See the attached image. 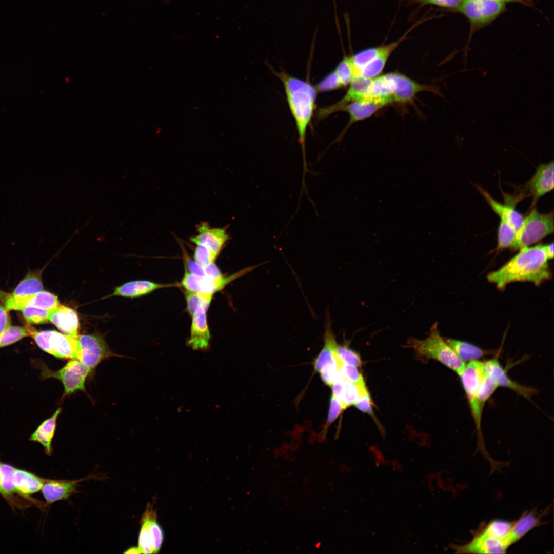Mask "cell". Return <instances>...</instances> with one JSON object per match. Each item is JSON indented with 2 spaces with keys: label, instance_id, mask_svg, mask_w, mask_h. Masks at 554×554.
<instances>
[{
  "label": "cell",
  "instance_id": "obj_22",
  "mask_svg": "<svg viewBox=\"0 0 554 554\" xmlns=\"http://www.w3.org/2000/svg\"><path fill=\"white\" fill-rule=\"evenodd\" d=\"M418 24L413 25L398 40L386 45V49L377 57L362 67L358 72V75L368 78H373L381 73L391 54L397 48L399 45L405 39L408 33L416 27Z\"/></svg>",
  "mask_w": 554,
  "mask_h": 554
},
{
  "label": "cell",
  "instance_id": "obj_28",
  "mask_svg": "<svg viewBox=\"0 0 554 554\" xmlns=\"http://www.w3.org/2000/svg\"><path fill=\"white\" fill-rule=\"evenodd\" d=\"M446 342L457 355L465 363L479 361L480 359L486 355L496 353L492 350L483 349L473 344L460 340L449 339L447 340Z\"/></svg>",
  "mask_w": 554,
  "mask_h": 554
},
{
  "label": "cell",
  "instance_id": "obj_41",
  "mask_svg": "<svg viewBox=\"0 0 554 554\" xmlns=\"http://www.w3.org/2000/svg\"><path fill=\"white\" fill-rule=\"evenodd\" d=\"M335 357L337 362L338 369L345 379L357 384L365 383L363 377L359 372L357 367L344 363L340 361L335 355Z\"/></svg>",
  "mask_w": 554,
  "mask_h": 554
},
{
  "label": "cell",
  "instance_id": "obj_11",
  "mask_svg": "<svg viewBox=\"0 0 554 554\" xmlns=\"http://www.w3.org/2000/svg\"><path fill=\"white\" fill-rule=\"evenodd\" d=\"M80 351L78 360L91 371L104 359L114 356L104 339L98 335L78 334Z\"/></svg>",
  "mask_w": 554,
  "mask_h": 554
},
{
  "label": "cell",
  "instance_id": "obj_49",
  "mask_svg": "<svg viewBox=\"0 0 554 554\" xmlns=\"http://www.w3.org/2000/svg\"><path fill=\"white\" fill-rule=\"evenodd\" d=\"M344 377L338 370L334 381L331 386L332 395L341 402Z\"/></svg>",
  "mask_w": 554,
  "mask_h": 554
},
{
  "label": "cell",
  "instance_id": "obj_2",
  "mask_svg": "<svg viewBox=\"0 0 554 554\" xmlns=\"http://www.w3.org/2000/svg\"><path fill=\"white\" fill-rule=\"evenodd\" d=\"M282 83L287 101L294 118L303 156V172L302 183H305L307 172L314 174L308 168L306 158V136L307 128L312 119L316 98V89L307 81L295 77L284 71L271 69Z\"/></svg>",
  "mask_w": 554,
  "mask_h": 554
},
{
  "label": "cell",
  "instance_id": "obj_35",
  "mask_svg": "<svg viewBox=\"0 0 554 554\" xmlns=\"http://www.w3.org/2000/svg\"><path fill=\"white\" fill-rule=\"evenodd\" d=\"M517 230L506 222L500 220L498 228L497 250L511 247L516 235Z\"/></svg>",
  "mask_w": 554,
  "mask_h": 554
},
{
  "label": "cell",
  "instance_id": "obj_40",
  "mask_svg": "<svg viewBox=\"0 0 554 554\" xmlns=\"http://www.w3.org/2000/svg\"><path fill=\"white\" fill-rule=\"evenodd\" d=\"M333 351L337 358L342 362L358 367L361 365L359 355L345 345H340L337 343Z\"/></svg>",
  "mask_w": 554,
  "mask_h": 554
},
{
  "label": "cell",
  "instance_id": "obj_36",
  "mask_svg": "<svg viewBox=\"0 0 554 554\" xmlns=\"http://www.w3.org/2000/svg\"><path fill=\"white\" fill-rule=\"evenodd\" d=\"M343 87L349 85L356 72L350 56L345 55L334 70Z\"/></svg>",
  "mask_w": 554,
  "mask_h": 554
},
{
  "label": "cell",
  "instance_id": "obj_30",
  "mask_svg": "<svg viewBox=\"0 0 554 554\" xmlns=\"http://www.w3.org/2000/svg\"><path fill=\"white\" fill-rule=\"evenodd\" d=\"M367 391L365 383L357 384L344 378L341 401L344 408L354 404L360 396Z\"/></svg>",
  "mask_w": 554,
  "mask_h": 554
},
{
  "label": "cell",
  "instance_id": "obj_7",
  "mask_svg": "<svg viewBox=\"0 0 554 554\" xmlns=\"http://www.w3.org/2000/svg\"><path fill=\"white\" fill-rule=\"evenodd\" d=\"M484 374V363L480 361H474L466 364L464 369L459 375L468 400L480 445H482L481 442L483 440L481 428L483 409L479 404L477 393Z\"/></svg>",
  "mask_w": 554,
  "mask_h": 554
},
{
  "label": "cell",
  "instance_id": "obj_53",
  "mask_svg": "<svg viewBox=\"0 0 554 554\" xmlns=\"http://www.w3.org/2000/svg\"><path fill=\"white\" fill-rule=\"evenodd\" d=\"M553 242L544 245V250L548 260L553 258Z\"/></svg>",
  "mask_w": 554,
  "mask_h": 554
},
{
  "label": "cell",
  "instance_id": "obj_39",
  "mask_svg": "<svg viewBox=\"0 0 554 554\" xmlns=\"http://www.w3.org/2000/svg\"><path fill=\"white\" fill-rule=\"evenodd\" d=\"M21 310L25 320L33 324L47 323L51 311L36 307H26Z\"/></svg>",
  "mask_w": 554,
  "mask_h": 554
},
{
  "label": "cell",
  "instance_id": "obj_31",
  "mask_svg": "<svg viewBox=\"0 0 554 554\" xmlns=\"http://www.w3.org/2000/svg\"><path fill=\"white\" fill-rule=\"evenodd\" d=\"M513 522L514 521L495 520L491 521L486 525H484L480 528L486 535L492 538L505 540L507 541V537L511 529Z\"/></svg>",
  "mask_w": 554,
  "mask_h": 554
},
{
  "label": "cell",
  "instance_id": "obj_52",
  "mask_svg": "<svg viewBox=\"0 0 554 554\" xmlns=\"http://www.w3.org/2000/svg\"><path fill=\"white\" fill-rule=\"evenodd\" d=\"M504 4L519 3L525 6L533 8L537 0H497Z\"/></svg>",
  "mask_w": 554,
  "mask_h": 554
},
{
  "label": "cell",
  "instance_id": "obj_20",
  "mask_svg": "<svg viewBox=\"0 0 554 554\" xmlns=\"http://www.w3.org/2000/svg\"><path fill=\"white\" fill-rule=\"evenodd\" d=\"M87 478L76 480L46 479L41 491L47 503L67 500L78 492V484Z\"/></svg>",
  "mask_w": 554,
  "mask_h": 554
},
{
  "label": "cell",
  "instance_id": "obj_45",
  "mask_svg": "<svg viewBox=\"0 0 554 554\" xmlns=\"http://www.w3.org/2000/svg\"><path fill=\"white\" fill-rule=\"evenodd\" d=\"M338 371V365H332L323 368L320 372L322 380L329 386H331Z\"/></svg>",
  "mask_w": 554,
  "mask_h": 554
},
{
  "label": "cell",
  "instance_id": "obj_33",
  "mask_svg": "<svg viewBox=\"0 0 554 554\" xmlns=\"http://www.w3.org/2000/svg\"><path fill=\"white\" fill-rule=\"evenodd\" d=\"M15 468L9 464L0 462V494L5 497L16 493L13 482Z\"/></svg>",
  "mask_w": 554,
  "mask_h": 554
},
{
  "label": "cell",
  "instance_id": "obj_3",
  "mask_svg": "<svg viewBox=\"0 0 554 554\" xmlns=\"http://www.w3.org/2000/svg\"><path fill=\"white\" fill-rule=\"evenodd\" d=\"M408 345L413 348L420 357L434 359L446 366L458 375L465 368L466 364L456 353L441 336L437 324L430 329L428 336L423 340L411 338Z\"/></svg>",
  "mask_w": 554,
  "mask_h": 554
},
{
  "label": "cell",
  "instance_id": "obj_4",
  "mask_svg": "<svg viewBox=\"0 0 554 554\" xmlns=\"http://www.w3.org/2000/svg\"><path fill=\"white\" fill-rule=\"evenodd\" d=\"M553 212L542 213L533 208L524 217L522 224L516 232L510 247L513 250L529 246L552 234L554 230Z\"/></svg>",
  "mask_w": 554,
  "mask_h": 554
},
{
  "label": "cell",
  "instance_id": "obj_42",
  "mask_svg": "<svg viewBox=\"0 0 554 554\" xmlns=\"http://www.w3.org/2000/svg\"><path fill=\"white\" fill-rule=\"evenodd\" d=\"M319 92H325L343 87L334 70L329 73L314 86Z\"/></svg>",
  "mask_w": 554,
  "mask_h": 554
},
{
  "label": "cell",
  "instance_id": "obj_50",
  "mask_svg": "<svg viewBox=\"0 0 554 554\" xmlns=\"http://www.w3.org/2000/svg\"><path fill=\"white\" fill-rule=\"evenodd\" d=\"M9 310L5 306L0 305V333L11 325Z\"/></svg>",
  "mask_w": 554,
  "mask_h": 554
},
{
  "label": "cell",
  "instance_id": "obj_34",
  "mask_svg": "<svg viewBox=\"0 0 554 554\" xmlns=\"http://www.w3.org/2000/svg\"><path fill=\"white\" fill-rule=\"evenodd\" d=\"M187 309L192 315L200 307L208 309L213 294L203 293L186 290L185 293Z\"/></svg>",
  "mask_w": 554,
  "mask_h": 554
},
{
  "label": "cell",
  "instance_id": "obj_14",
  "mask_svg": "<svg viewBox=\"0 0 554 554\" xmlns=\"http://www.w3.org/2000/svg\"><path fill=\"white\" fill-rule=\"evenodd\" d=\"M484 363L485 373L494 380L498 387H502L509 389L528 400H530L532 396L537 393L536 389L522 385L512 380L508 375L498 359L493 358Z\"/></svg>",
  "mask_w": 554,
  "mask_h": 554
},
{
  "label": "cell",
  "instance_id": "obj_16",
  "mask_svg": "<svg viewBox=\"0 0 554 554\" xmlns=\"http://www.w3.org/2000/svg\"><path fill=\"white\" fill-rule=\"evenodd\" d=\"M60 305L58 298L46 291L23 296L10 295L5 302V306L8 309L15 310H21L26 307H36L52 310Z\"/></svg>",
  "mask_w": 554,
  "mask_h": 554
},
{
  "label": "cell",
  "instance_id": "obj_25",
  "mask_svg": "<svg viewBox=\"0 0 554 554\" xmlns=\"http://www.w3.org/2000/svg\"><path fill=\"white\" fill-rule=\"evenodd\" d=\"M175 285L172 284H159L145 280L133 281L117 287L111 295L130 298L138 297L159 289Z\"/></svg>",
  "mask_w": 554,
  "mask_h": 554
},
{
  "label": "cell",
  "instance_id": "obj_18",
  "mask_svg": "<svg viewBox=\"0 0 554 554\" xmlns=\"http://www.w3.org/2000/svg\"><path fill=\"white\" fill-rule=\"evenodd\" d=\"M207 310L200 307L191 315L190 335L187 344L193 350L205 351L209 348L210 333L207 320Z\"/></svg>",
  "mask_w": 554,
  "mask_h": 554
},
{
  "label": "cell",
  "instance_id": "obj_54",
  "mask_svg": "<svg viewBox=\"0 0 554 554\" xmlns=\"http://www.w3.org/2000/svg\"><path fill=\"white\" fill-rule=\"evenodd\" d=\"M125 553H141L140 550L137 547H132L128 549L125 552Z\"/></svg>",
  "mask_w": 554,
  "mask_h": 554
},
{
  "label": "cell",
  "instance_id": "obj_27",
  "mask_svg": "<svg viewBox=\"0 0 554 554\" xmlns=\"http://www.w3.org/2000/svg\"><path fill=\"white\" fill-rule=\"evenodd\" d=\"M540 516L531 511L524 513L516 521H514L511 529L507 538L509 546L519 541L532 528L541 524Z\"/></svg>",
  "mask_w": 554,
  "mask_h": 554
},
{
  "label": "cell",
  "instance_id": "obj_9",
  "mask_svg": "<svg viewBox=\"0 0 554 554\" xmlns=\"http://www.w3.org/2000/svg\"><path fill=\"white\" fill-rule=\"evenodd\" d=\"M156 518L155 511L149 504L141 520L137 547L141 553H156L161 548L164 534Z\"/></svg>",
  "mask_w": 554,
  "mask_h": 554
},
{
  "label": "cell",
  "instance_id": "obj_37",
  "mask_svg": "<svg viewBox=\"0 0 554 554\" xmlns=\"http://www.w3.org/2000/svg\"><path fill=\"white\" fill-rule=\"evenodd\" d=\"M29 335L28 328L10 325L0 333V348L12 344Z\"/></svg>",
  "mask_w": 554,
  "mask_h": 554
},
{
  "label": "cell",
  "instance_id": "obj_17",
  "mask_svg": "<svg viewBox=\"0 0 554 554\" xmlns=\"http://www.w3.org/2000/svg\"><path fill=\"white\" fill-rule=\"evenodd\" d=\"M196 231L197 234L191 237L190 241L196 245L208 247L217 255L229 239L225 228L211 227L206 222L198 225Z\"/></svg>",
  "mask_w": 554,
  "mask_h": 554
},
{
  "label": "cell",
  "instance_id": "obj_13",
  "mask_svg": "<svg viewBox=\"0 0 554 554\" xmlns=\"http://www.w3.org/2000/svg\"><path fill=\"white\" fill-rule=\"evenodd\" d=\"M508 547L506 540L492 538L480 528L467 543L452 546L457 553H504Z\"/></svg>",
  "mask_w": 554,
  "mask_h": 554
},
{
  "label": "cell",
  "instance_id": "obj_19",
  "mask_svg": "<svg viewBox=\"0 0 554 554\" xmlns=\"http://www.w3.org/2000/svg\"><path fill=\"white\" fill-rule=\"evenodd\" d=\"M384 107L385 106L383 104L371 100L353 101L340 107L337 111L347 112L349 115V120L344 130L335 141H340L353 124L368 118Z\"/></svg>",
  "mask_w": 554,
  "mask_h": 554
},
{
  "label": "cell",
  "instance_id": "obj_6",
  "mask_svg": "<svg viewBox=\"0 0 554 554\" xmlns=\"http://www.w3.org/2000/svg\"><path fill=\"white\" fill-rule=\"evenodd\" d=\"M28 329L30 336L45 352L57 358L78 359L80 345L77 335L73 337L55 330Z\"/></svg>",
  "mask_w": 554,
  "mask_h": 554
},
{
  "label": "cell",
  "instance_id": "obj_38",
  "mask_svg": "<svg viewBox=\"0 0 554 554\" xmlns=\"http://www.w3.org/2000/svg\"><path fill=\"white\" fill-rule=\"evenodd\" d=\"M498 387L494 380L485 372L477 393V400L482 409H483L485 403L493 394Z\"/></svg>",
  "mask_w": 554,
  "mask_h": 554
},
{
  "label": "cell",
  "instance_id": "obj_23",
  "mask_svg": "<svg viewBox=\"0 0 554 554\" xmlns=\"http://www.w3.org/2000/svg\"><path fill=\"white\" fill-rule=\"evenodd\" d=\"M477 189L500 220L511 225L517 231L522 224L524 219L523 215L514 208L513 205L501 204L481 187L478 186Z\"/></svg>",
  "mask_w": 554,
  "mask_h": 554
},
{
  "label": "cell",
  "instance_id": "obj_1",
  "mask_svg": "<svg viewBox=\"0 0 554 554\" xmlns=\"http://www.w3.org/2000/svg\"><path fill=\"white\" fill-rule=\"evenodd\" d=\"M548 261L544 245L523 247L503 266L490 273L487 279L500 289L517 281L538 285L551 275Z\"/></svg>",
  "mask_w": 554,
  "mask_h": 554
},
{
  "label": "cell",
  "instance_id": "obj_43",
  "mask_svg": "<svg viewBox=\"0 0 554 554\" xmlns=\"http://www.w3.org/2000/svg\"><path fill=\"white\" fill-rule=\"evenodd\" d=\"M217 256L208 247L202 245H196L194 252V260L204 266L214 262Z\"/></svg>",
  "mask_w": 554,
  "mask_h": 554
},
{
  "label": "cell",
  "instance_id": "obj_5",
  "mask_svg": "<svg viewBox=\"0 0 554 554\" xmlns=\"http://www.w3.org/2000/svg\"><path fill=\"white\" fill-rule=\"evenodd\" d=\"M506 9V4L497 0H462L452 12L463 15L470 24L469 39L477 30L491 23Z\"/></svg>",
  "mask_w": 554,
  "mask_h": 554
},
{
  "label": "cell",
  "instance_id": "obj_26",
  "mask_svg": "<svg viewBox=\"0 0 554 554\" xmlns=\"http://www.w3.org/2000/svg\"><path fill=\"white\" fill-rule=\"evenodd\" d=\"M46 480L25 470L16 468L13 475L16 493L25 496L41 490Z\"/></svg>",
  "mask_w": 554,
  "mask_h": 554
},
{
  "label": "cell",
  "instance_id": "obj_8",
  "mask_svg": "<svg viewBox=\"0 0 554 554\" xmlns=\"http://www.w3.org/2000/svg\"><path fill=\"white\" fill-rule=\"evenodd\" d=\"M42 377L60 381L64 389L63 397L78 390H85V383L91 370L78 360L71 359L61 369L53 371L42 365Z\"/></svg>",
  "mask_w": 554,
  "mask_h": 554
},
{
  "label": "cell",
  "instance_id": "obj_15",
  "mask_svg": "<svg viewBox=\"0 0 554 554\" xmlns=\"http://www.w3.org/2000/svg\"><path fill=\"white\" fill-rule=\"evenodd\" d=\"M553 165L552 161L539 165L535 173L525 185L529 195L532 197V206L540 197L553 190Z\"/></svg>",
  "mask_w": 554,
  "mask_h": 554
},
{
  "label": "cell",
  "instance_id": "obj_47",
  "mask_svg": "<svg viewBox=\"0 0 554 554\" xmlns=\"http://www.w3.org/2000/svg\"><path fill=\"white\" fill-rule=\"evenodd\" d=\"M182 250L186 266L188 270V272L198 276H206L203 267L196 262L194 260L193 261L191 259V258L188 256L187 253L184 248H182Z\"/></svg>",
  "mask_w": 554,
  "mask_h": 554
},
{
  "label": "cell",
  "instance_id": "obj_48",
  "mask_svg": "<svg viewBox=\"0 0 554 554\" xmlns=\"http://www.w3.org/2000/svg\"><path fill=\"white\" fill-rule=\"evenodd\" d=\"M354 405L357 409L362 412L370 414L373 412L372 402L368 391L363 393Z\"/></svg>",
  "mask_w": 554,
  "mask_h": 554
},
{
  "label": "cell",
  "instance_id": "obj_32",
  "mask_svg": "<svg viewBox=\"0 0 554 554\" xmlns=\"http://www.w3.org/2000/svg\"><path fill=\"white\" fill-rule=\"evenodd\" d=\"M386 48V45L370 47L351 55L356 75L362 67L377 57Z\"/></svg>",
  "mask_w": 554,
  "mask_h": 554
},
{
  "label": "cell",
  "instance_id": "obj_51",
  "mask_svg": "<svg viewBox=\"0 0 554 554\" xmlns=\"http://www.w3.org/2000/svg\"><path fill=\"white\" fill-rule=\"evenodd\" d=\"M203 267L206 276L212 278H220L223 276L214 262L210 263Z\"/></svg>",
  "mask_w": 554,
  "mask_h": 554
},
{
  "label": "cell",
  "instance_id": "obj_44",
  "mask_svg": "<svg viewBox=\"0 0 554 554\" xmlns=\"http://www.w3.org/2000/svg\"><path fill=\"white\" fill-rule=\"evenodd\" d=\"M412 4L421 6L432 5L449 9L452 11L460 4L462 0H409Z\"/></svg>",
  "mask_w": 554,
  "mask_h": 554
},
{
  "label": "cell",
  "instance_id": "obj_46",
  "mask_svg": "<svg viewBox=\"0 0 554 554\" xmlns=\"http://www.w3.org/2000/svg\"><path fill=\"white\" fill-rule=\"evenodd\" d=\"M345 409L342 402L332 395L327 418V423H332L339 416L343 410Z\"/></svg>",
  "mask_w": 554,
  "mask_h": 554
},
{
  "label": "cell",
  "instance_id": "obj_12",
  "mask_svg": "<svg viewBox=\"0 0 554 554\" xmlns=\"http://www.w3.org/2000/svg\"><path fill=\"white\" fill-rule=\"evenodd\" d=\"M388 74L392 83L393 103L410 104L413 103L417 94L424 91L439 94L436 87L419 83L400 72H393Z\"/></svg>",
  "mask_w": 554,
  "mask_h": 554
},
{
  "label": "cell",
  "instance_id": "obj_21",
  "mask_svg": "<svg viewBox=\"0 0 554 554\" xmlns=\"http://www.w3.org/2000/svg\"><path fill=\"white\" fill-rule=\"evenodd\" d=\"M49 321L65 334L73 337L78 334V317L71 308L60 305L50 311Z\"/></svg>",
  "mask_w": 554,
  "mask_h": 554
},
{
  "label": "cell",
  "instance_id": "obj_24",
  "mask_svg": "<svg viewBox=\"0 0 554 554\" xmlns=\"http://www.w3.org/2000/svg\"><path fill=\"white\" fill-rule=\"evenodd\" d=\"M61 411L62 408H58L50 418L39 425L29 438L30 441L42 444L45 453L48 456H51L53 451L52 442L56 427L57 420Z\"/></svg>",
  "mask_w": 554,
  "mask_h": 554
},
{
  "label": "cell",
  "instance_id": "obj_10",
  "mask_svg": "<svg viewBox=\"0 0 554 554\" xmlns=\"http://www.w3.org/2000/svg\"><path fill=\"white\" fill-rule=\"evenodd\" d=\"M259 265L250 266L229 276L223 275L220 278L198 276L186 271L181 281V285L186 290L213 294L215 292L222 290L230 282L249 273Z\"/></svg>",
  "mask_w": 554,
  "mask_h": 554
},
{
  "label": "cell",
  "instance_id": "obj_29",
  "mask_svg": "<svg viewBox=\"0 0 554 554\" xmlns=\"http://www.w3.org/2000/svg\"><path fill=\"white\" fill-rule=\"evenodd\" d=\"M43 288L41 271H34L28 273L10 295L15 296L29 295L42 291Z\"/></svg>",
  "mask_w": 554,
  "mask_h": 554
}]
</instances>
